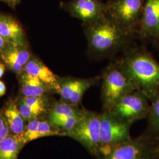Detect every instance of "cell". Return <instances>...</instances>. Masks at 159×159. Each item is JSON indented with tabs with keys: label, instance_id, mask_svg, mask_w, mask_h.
Segmentation results:
<instances>
[{
	"label": "cell",
	"instance_id": "obj_18",
	"mask_svg": "<svg viewBox=\"0 0 159 159\" xmlns=\"http://www.w3.org/2000/svg\"><path fill=\"white\" fill-rule=\"evenodd\" d=\"M83 108L78 105H73L62 100L51 103L48 116L80 117L83 114Z\"/></svg>",
	"mask_w": 159,
	"mask_h": 159
},
{
	"label": "cell",
	"instance_id": "obj_26",
	"mask_svg": "<svg viewBox=\"0 0 159 159\" xmlns=\"http://www.w3.org/2000/svg\"><path fill=\"white\" fill-rule=\"evenodd\" d=\"M6 42L5 40H4L2 38L0 37V53L2 52L4 48L5 47L6 44Z\"/></svg>",
	"mask_w": 159,
	"mask_h": 159
},
{
	"label": "cell",
	"instance_id": "obj_13",
	"mask_svg": "<svg viewBox=\"0 0 159 159\" xmlns=\"http://www.w3.org/2000/svg\"><path fill=\"white\" fill-rule=\"evenodd\" d=\"M24 72L35 77L48 85L57 93L60 78L48 68L44 64L36 58H31L24 67Z\"/></svg>",
	"mask_w": 159,
	"mask_h": 159
},
{
	"label": "cell",
	"instance_id": "obj_16",
	"mask_svg": "<svg viewBox=\"0 0 159 159\" xmlns=\"http://www.w3.org/2000/svg\"><path fill=\"white\" fill-rule=\"evenodd\" d=\"M10 134L22 135L25 129V121L20 113L16 102H9L3 112Z\"/></svg>",
	"mask_w": 159,
	"mask_h": 159
},
{
	"label": "cell",
	"instance_id": "obj_22",
	"mask_svg": "<svg viewBox=\"0 0 159 159\" xmlns=\"http://www.w3.org/2000/svg\"><path fill=\"white\" fill-rule=\"evenodd\" d=\"M17 107L25 122L30 121L39 119L37 114L34 113L33 110L28 106L23 100L20 98L16 103Z\"/></svg>",
	"mask_w": 159,
	"mask_h": 159
},
{
	"label": "cell",
	"instance_id": "obj_19",
	"mask_svg": "<svg viewBox=\"0 0 159 159\" xmlns=\"http://www.w3.org/2000/svg\"><path fill=\"white\" fill-rule=\"evenodd\" d=\"M20 98L33 110L39 119H43L42 117L46 115L48 116L51 103L50 102L47 95L41 96H22Z\"/></svg>",
	"mask_w": 159,
	"mask_h": 159
},
{
	"label": "cell",
	"instance_id": "obj_23",
	"mask_svg": "<svg viewBox=\"0 0 159 159\" xmlns=\"http://www.w3.org/2000/svg\"><path fill=\"white\" fill-rule=\"evenodd\" d=\"M10 134L9 127L2 111H0V142Z\"/></svg>",
	"mask_w": 159,
	"mask_h": 159
},
{
	"label": "cell",
	"instance_id": "obj_15",
	"mask_svg": "<svg viewBox=\"0 0 159 159\" xmlns=\"http://www.w3.org/2000/svg\"><path fill=\"white\" fill-rule=\"evenodd\" d=\"M20 91L23 97L41 96L53 93L51 88L40 80L23 71L20 76Z\"/></svg>",
	"mask_w": 159,
	"mask_h": 159
},
{
	"label": "cell",
	"instance_id": "obj_4",
	"mask_svg": "<svg viewBox=\"0 0 159 159\" xmlns=\"http://www.w3.org/2000/svg\"><path fill=\"white\" fill-rule=\"evenodd\" d=\"M92 155L98 157L102 148L100 113L83 108V114L73 129L67 133Z\"/></svg>",
	"mask_w": 159,
	"mask_h": 159
},
{
	"label": "cell",
	"instance_id": "obj_28",
	"mask_svg": "<svg viewBox=\"0 0 159 159\" xmlns=\"http://www.w3.org/2000/svg\"><path fill=\"white\" fill-rule=\"evenodd\" d=\"M154 153L156 154H159V148H156V149L154 151Z\"/></svg>",
	"mask_w": 159,
	"mask_h": 159
},
{
	"label": "cell",
	"instance_id": "obj_21",
	"mask_svg": "<svg viewBox=\"0 0 159 159\" xmlns=\"http://www.w3.org/2000/svg\"><path fill=\"white\" fill-rule=\"evenodd\" d=\"M148 117L152 128L159 131V97L153 102Z\"/></svg>",
	"mask_w": 159,
	"mask_h": 159
},
{
	"label": "cell",
	"instance_id": "obj_9",
	"mask_svg": "<svg viewBox=\"0 0 159 159\" xmlns=\"http://www.w3.org/2000/svg\"><path fill=\"white\" fill-rule=\"evenodd\" d=\"M99 77L93 78H60L57 94L61 100L73 105H78L81 102L85 92L96 85Z\"/></svg>",
	"mask_w": 159,
	"mask_h": 159
},
{
	"label": "cell",
	"instance_id": "obj_7",
	"mask_svg": "<svg viewBox=\"0 0 159 159\" xmlns=\"http://www.w3.org/2000/svg\"><path fill=\"white\" fill-rule=\"evenodd\" d=\"M152 150L143 138L131 139L111 146L102 147L99 159H150Z\"/></svg>",
	"mask_w": 159,
	"mask_h": 159
},
{
	"label": "cell",
	"instance_id": "obj_14",
	"mask_svg": "<svg viewBox=\"0 0 159 159\" xmlns=\"http://www.w3.org/2000/svg\"><path fill=\"white\" fill-rule=\"evenodd\" d=\"M0 37L7 43L25 45L23 29L13 18L0 14Z\"/></svg>",
	"mask_w": 159,
	"mask_h": 159
},
{
	"label": "cell",
	"instance_id": "obj_24",
	"mask_svg": "<svg viewBox=\"0 0 159 159\" xmlns=\"http://www.w3.org/2000/svg\"><path fill=\"white\" fill-rule=\"evenodd\" d=\"M11 8H15L21 0H1Z\"/></svg>",
	"mask_w": 159,
	"mask_h": 159
},
{
	"label": "cell",
	"instance_id": "obj_17",
	"mask_svg": "<svg viewBox=\"0 0 159 159\" xmlns=\"http://www.w3.org/2000/svg\"><path fill=\"white\" fill-rule=\"evenodd\" d=\"M25 144L21 135L10 134L0 142V159H17Z\"/></svg>",
	"mask_w": 159,
	"mask_h": 159
},
{
	"label": "cell",
	"instance_id": "obj_11",
	"mask_svg": "<svg viewBox=\"0 0 159 159\" xmlns=\"http://www.w3.org/2000/svg\"><path fill=\"white\" fill-rule=\"evenodd\" d=\"M1 58L6 66L12 72L20 74L31 58V54L25 45L6 43L0 53Z\"/></svg>",
	"mask_w": 159,
	"mask_h": 159
},
{
	"label": "cell",
	"instance_id": "obj_8",
	"mask_svg": "<svg viewBox=\"0 0 159 159\" xmlns=\"http://www.w3.org/2000/svg\"><path fill=\"white\" fill-rule=\"evenodd\" d=\"M131 125L119 118L111 111L100 113L102 147L111 146L130 140Z\"/></svg>",
	"mask_w": 159,
	"mask_h": 159
},
{
	"label": "cell",
	"instance_id": "obj_12",
	"mask_svg": "<svg viewBox=\"0 0 159 159\" xmlns=\"http://www.w3.org/2000/svg\"><path fill=\"white\" fill-rule=\"evenodd\" d=\"M140 32L146 37L159 35V0H146L140 20Z\"/></svg>",
	"mask_w": 159,
	"mask_h": 159
},
{
	"label": "cell",
	"instance_id": "obj_2",
	"mask_svg": "<svg viewBox=\"0 0 159 159\" xmlns=\"http://www.w3.org/2000/svg\"><path fill=\"white\" fill-rule=\"evenodd\" d=\"M123 71L140 91L152 102L159 97V63L142 51L127 52L119 61Z\"/></svg>",
	"mask_w": 159,
	"mask_h": 159
},
{
	"label": "cell",
	"instance_id": "obj_5",
	"mask_svg": "<svg viewBox=\"0 0 159 159\" xmlns=\"http://www.w3.org/2000/svg\"><path fill=\"white\" fill-rule=\"evenodd\" d=\"M143 0H112L106 4V14L120 26L133 33L141 20Z\"/></svg>",
	"mask_w": 159,
	"mask_h": 159
},
{
	"label": "cell",
	"instance_id": "obj_25",
	"mask_svg": "<svg viewBox=\"0 0 159 159\" xmlns=\"http://www.w3.org/2000/svg\"><path fill=\"white\" fill-rule=\"evenodd\" d=\"M6 91V87L5 84L0 80V97L2 96L5 94Z\"/></svg>",
	"mask_w": 159,
	"mask_h": 159
},
{
	"label": "cell",
	"instance_id": "obj_10",
	"mask_svg": "<svg viewBox=\"0 0 159 159\" xmlns=\"http://www.w3.org/2000/svg\"><path fill=\"white\" fill-rule=\"evenodd\" d=\"M66 8L71 16L83 23L95 20L106 13V4L99 0H73Z\"/></svg>",
	"mask_w": 159,
	"mask_h": 159
},
{
	"label": "cell",
	"instance_id": "obj_20",
	"mask_svg": "<svg viewBox=\"0 0 159 159\" xmlns=\"http://www.w3.org/2000/svg\"><path fill=\"white\" fill-rule=\"evenodd\" d=\"M81 117L48 116L47 119L51 124L67 133L73 129Z\"/></svg>",
	"mask_w": 159,
	"mask_h": 159
},
{
	"label": "cell",
	"instance_id": "obj_6",
	"mask_svg": "<svg viewBox=\"0 0 159 159\" xmlns=\"http://www.w3.org/2000/svg\"><path fill=\"white\" fill-rule=\"evenodd\" d=\"M148 100L142 93L135 90L122 97L111 111L132 125L135 121L148 117L151 107Z\"/></svg>",
	"mask_w": 159,
	"mask_h": 159
},
{
	"label": "cell",
	"instance_id": "obj_27",
	"mask_svg": "<svg viewBox=\"0 0 159 159\" xmlns=\"http://www.w3.org/2000/svg\"><path fill=\"white\" fill-rule=\"evenodd\" d=\"M5 71V66L4 64L0 63V78L3 75Z\"/></svg>",
	"mask_w": 159,
	"mask_h": 159
},
{
	"label": "cell",
	"instance_id": "obj_1",
	"mask_svg": "<svg viewBox=\"0 0 159 159\" xmlns=\"http://www.w3.org/2000/svg\"><path fill=\"white\" fill-rule=\"evenodd\" d=\"M88 51L94 56L114 54L127 43L132 33L120 26L106 13L89 23H83Z\"/></svg>",
	"mask_w": 159,
	"mask_h": 159
},
{
	"label": "cell",
	"instance_id": "obj_3",
	"mask_svg": "<svg viewBox=\"0 0 159 159\" xmlns=\"http://www.w3.org/2000/svg\"><path fill=\"white\" fill-rule=\"evenodd\" d=\"M137 90L119 62L111 63L104 69L102 75L101 99L104 111H111L120 100Z\"/></svg>",
	"mask_w": 159,
	"mask_h": 159
}]
</instances>
